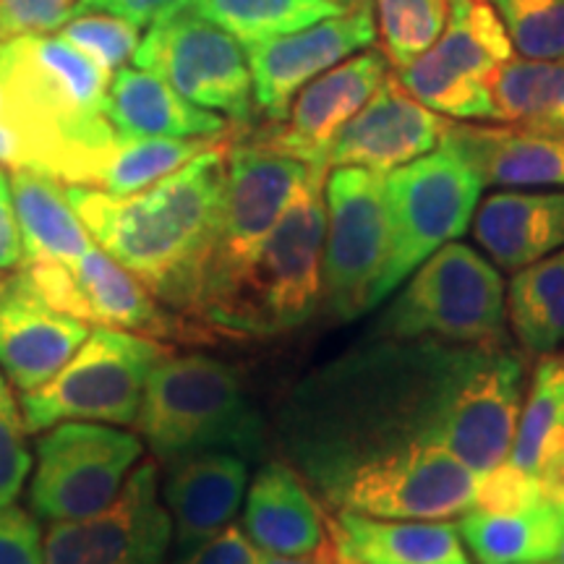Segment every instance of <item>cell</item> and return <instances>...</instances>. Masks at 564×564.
<instances>
[{"mask_svg": "<svg viewBox=\"0 0 564 564\" xmlns=\"http://www.w3.org/2000/svg\"><path fill=\"white\" fill-rule=\"evenodd\" d=\"M525 379V356L507 343L366 335L282 394L270 436L314 497L366 463L426 444L484 476L510 457Z\"/></svg>", "mask_w": 564, "mask_h": 564, "instance_id": "6da1fadb", "label": "cell"}, {"mask_svg": "<svg viewBox=\"0 0 564 564\" xmlns=\"http://www.w3.org/2000/svg\"><path fill=\"white\" fill-rule=\"evenodd\" d=\"M228 139L137 194L66 186L91 241L175 314L194 322L204 274L220 236Z\"/></svg>", "mask_w": 564, "mask_h": 564, "instance_id": "7a4b0ae2", "label": "cell"}, {"mask_svg": "<svg viewBox=\"0 0 564 564\" xmlns=\"http://www.w3.org/2000/svg\"><path fill=\"white\" fill-rule=\"evenodd\" d=\"M112 74L58 34L0 40V87L6 118L17 131L24 167L66 186H91L110 141L105 118Z\"/></svg>", "mask_w": 564, "mask_h": 564, "instance_id": "3957f363", "label": "cell"}, {"mask_svg": "<svg viewBox=\"0 0 564 564\" xmlns=\"http://www.w3.org/2000/svg\"><path fill=\"white\" fill-rule=\"evenodd\" d=\"M324 225V173L312 171L262 246L204 293L194 319L238 337H278L303 327L322 303Z\"/></svg>", "mask_w": 564, "mask_h": 564, "instance_id": "277c9868", "label": "cell"}, {"mask_svg": "<svg viewBox=\"0 0 564 564\" xmlns=\"http://www.w3.org/2000/svg\"><path fill=\"white\" fill-rule=\"evenodd\" d=\"M133 426L162 465L196 453H236L253 463L270 444L241 371L207 352L167 350L147 377Z\"/></svg>", "mask_w": 564, "mask_h": 564, "instance_id": "5b68a950", "label": "cell"}, {"mask_svg": "<svg viewBox=\"0 0 564 564\" xmlns=\"http://www.w3.org/2000/svg\"><path fill=\"white\" fill-rule=\"evenodd\" d=\"M369 335L453 345H505L507 291L502 274L470 246L444 243L415 267L403 291L373 319Z\"/></svg>", "mask_w": 564, "mask_h": 564, "instance_id": "8992f818", "label": "cell"}, {"mask_svg": "<svg viewBox=\"0 0 564 564\" xmlns=\"http://www.w3.org/2000/svg\"><path fill=\"white\" fill-rule=\"evenodd\" d=\"M484 183L463 158L440 144L384 175L387 262L373 308L398 291L421 262L468 230Z\"/></svg>", "mask_w": 564, "mask_h": 564, "instance_id": "52a82bcc", "label": "cell"}, {"mask_svg": "<svg viewBox=\"0 0 564 564\" xmlns=\"http://www.w3.org/2000/svg\"><path fill=\"white\" fill-rule=\"evenodd\" d=\"M165 352L150 337L97 324L51 382L21 392L26 432L42 434L66 421L131 426L147 377Z\"/></svg>", "mask_w": 564, "mask_h": 564, "instance_id": "ba28073f", "label": "cell"}, {"mask_svg": "<svg viewBox=\"0 0 564 564\" xmlns=\"http://www.w3.org/2000/svg\"><path fill=\"white\" fill-rule=\"evenodd\" d=\"M447 24L394 76L421 105L455 121H494L489 79L514 47L491 0H444Z\"/></svg>", "mask_w": 564, "mask_h": 564, "instance_id": "9c48e42d", "label": "cell"}, {"mask_svg": "<svg viewBox=\"0 0 564 564\" xmlns=\"http://www.w3.org/2000/svg\"><path fill=\"white\" fill-rule=\"evenodd\" d=\"M324 181L322 303L333 322H352L373 308L387 262L384 178L364 167H333Z\"/></svg>", "mask_w": 564, "mask_h": 564, "instance_id": "30bf717a", "label": "cell"}, {"mask_svg": "<svg viewBox=\"0 0 564 564\" xmlns=\"http://www.w3.org/2000/svg\"><path fill=\"white\" fill-rule=\"evenodd\" d=\"M144 455L139 434L110 423L66 421L42 432L30 486L37 520L61 523L100 512Z\"/></svg>", "mask_w": 564, "mask_h": 564, "instance_id": "8fae6325", "label": "cell"}, {"mask_svg": "<svg viewBox=\"0 0 564 564\" xmlns=\"http://www.w3.org/2000/svg\"><path fill=\"white\" fill-rule=\"evenodd\" d=\"M133 63L171 84L188 102L220 112L230 123H253L257 105L243 45L212 21L183 11L150 26Z\"/></svg>", "mask_w": 564, "mask_h": 564, "instance_id": "7c38bea8", "label": "cell"}, {"mask_svg": "<svg viewBox=\"0 0 564 564\" xmlns=\"http://www.w3.org/2000/svg\"><path fill=\"white\" fill-rule=\"evenodd\" d=\"M478 476L440 444L379 457L350 470L324 502L384 520H453L476 502Z\"/></svg>", "mask_w": 564, "mask_h": 564, "instance_id": "4fadbf2b", "label": "cell"}, {"mask_svg": "<svg viewBox=\"0 0 564 564\" xmlns=\"http://www.w3.org/2000/svg\"><path fill=\"white\" fill-rule=\"evenodd\" d=\"M171 546L173 525L160 497V465L144 460L105 510L51 523L45 564H165Z\"/></svg>", "mask_w": 564, "mask_h": 564, "instance_id": "5bb4252c", "label": "cell"}, {"mask_svg": "<svg viewBox=\"0 0 564 564\" xmlns=\"http://www.w3.org/2000/svg\"><path fill=\"white\" fill-rule=\"evenodd\" d=\"M312 171L314 167L306 162L253 144L251 139L228 141L220 236L204 274L199 301L262 246L282 209Z\"/></svg>", "mask_w": 564, "mask_h": 564, "instance_id": "9a60e30c", "label": "cell"}, {"mask_svg": "<svg viewBox=\"0 0 564 564\" xmlns=\"http://www.w3.org/2000/svg\"><path fill=\"white\" fill-rule=\"evenodd\" d=\"M377 40L373 0H358L337 17L285 37L243 45L251 70L253 105L267 121H282L293 97L316 76L366 51Z\"/></svg>", "mask_w": 564, "mask_h": 564, "instance_id": "2e32d148", "label": "cell"}, {"mask_svg": "<svg viewBox=\"0 0 564 564\" xmlns=\"http://www.w3.org/2000/svg\"><path fill=\"white\" fill-rule=\"evenodd\" d=\"M387 63L390 61L384 58V53L371 51V47L350 55L308 82L293 97L282 121L253 129L246 139L285 158L306 162L308 167L324 173L322 162L329 141L379 89V84L390 74Z\"/></svg>", "mask_w": 564, "mask_h": 564, "instance_id": "e0dca14e", "label": "cell"}, {"mask_svg": "<svg viewBox=\"0 0 564 564\" xmlns=\"http://www.w3.org/2000/svg\"><path fill=\"white\" fill-rule=\"evenodd\" d=\"M447 118L429 110L408 91L398 76L387 74L324 152V173L333 167H364L377 175L423 158L442 144Z\"/></svg>", "mask_w": 564, "mask_h": 564, "instance_id": "ac0fdd59", "label": "cell"}, {"mask_svg": "<svg viewBox=\"0 0 564 564\" xmlns=\"http://www.w3.org/2000/svg\"><path fill=\"white\" fill-rule=\"evenodd\" d=\"M89 327L47 306L21 267L0 272V371L13 390L32 392L58 373Z\"/></svg>", "mask_w": 564, "mask_h": 564, "instance_id": "d6986e66", "label": "cell"}, {"mask_svg": "<svg viewBox=\"0 0 564 564\" xmlns=\"http://www.w3.org/2000/svg\"><path fill=\"white\" fill-rule=\"evenodd\" d=\"M249 486V460L236 453H196L165 463L160 497L171 514L173 562L186 560L232 525Z\"/></svg>", "mask_w": 564, "mask_h": 564, "instance_id": "ffe728a7", "label": "cell"}, {"mask_svg": "<svg viewBox=\"0 0 564 564\" xmlns=\"http://www.w3.org/2000/svg\"><path fill=\"white\" fill-rule=\"evenodd\" d=\"M442 144L468 162L484 186L564 188V131L447 121Z\"/></svg>", "mask_w": 564, "mask_h": 564, "instance_id": "44dd1931", "label": "cell"}, {"mask_svg": "<svg viewBox=\"0 0 564 564\" xmlns=\"http://www.w3.org/2000/svg\"><path fill=\"white\" fill-rule=\"evenodd\" d=\"M76 285L89 308V324L116 327L154 343H209L217 335L199 322L171 312L139 278L91 243L74 270Z\"/></svg>", "mask_w": 564, "mask_h": 564, "instance_id": "7402d4cb", "label": "cell"}, {"mask_svg": "<svg viewBox=\"0 0 564 564\" xmlns=\"http://www.w3.org/2000/svg\"><path fill=\"white\" fill-rule=\"evenodd\" d=\"M474 238L494 267L518 272L564 246V188H505L478 202Z\"/></svg>", "mask_w": 564, "mask_h": 564, "instance_id": "603a6c76", "label": "cell"}, {"mask_svg": "<svg viewBox=\"0 0 564 564\" xmlns=\"http://www.w3.org/2000/svg\"><path fill=\"white\" fill-rule=\"evenodd\" d=\"M243 499V535L257 552L312 554L329 539L314 491L285 460L262 463Z\"/></svg>", "mask_w": 564, "mask_h": 564, "instance_id": "cb8c5ba5", "label": "cell"}, {"mask_svg": "<svg viewBox=\"0 0 564 564\" xmlns=\"http://www.w3.org/2000/svg\"><path fill=\"white\" fill-rule=\"evenodd\" d=\"M337 564H474L455 523L384 520L333 510L327 518Z\"/></svg>", "mask_w": 564, "mask_h": 564, "instance_id": "d4e9b609", "label": "cell"}, {"mask_svg": "<svg viewBox=\"0 0 564 564\" xmlns=\"http://www.w3.org/2000/svg\"><path fill=\"white\" fill-rule=\"evenodd\" d=\"M105 118L126 137L223 139L232 131V123L220 112L188 102L160 76L129 66L112 74L105 97Z\"/></svg>", "mask_w": 564, "mask_h": 564, "instance_id": "484cf974", "label": "cell"}, {"mask_svg": "<svg viewBox=\"0 0 564 564\" xmlns=\"http://www.w3.org/2000/svg\"><path fill=\"white\" fill-rule=\"evenodd\" d=\"M507 463L533 476L554 507L564 505V352L535 364Z\"/></svg>", "mask_w": 564, "mask_h": 564, "instance_id": "4316f807", "label": "cell"}, {"mask_svg": "<svg viewBox=\"0 0 564 564\" xmlns=\"http://www.w3.org/2000/svg\"><path fill=\"white\" fill-rule=\"evenodd\" d=\"M9 178L21 232V267L55 262L74 270L95 241L70 207L66 183L32 167H17Z\"/></svg>", "mask_w": 564, "mask_h": 564, "instance_id": "83f0119b", "label": "cell"}, {"mask_svg": "<svg viewBox=\"0 0 564 564\" xmlns=\"http://www.w3.org/2000/svg\"><path fill=\"white\" fill-rule=\"evenodd\" d=\"M476 564L554 562L562 544V514L549 499L518 510H468L457 520Z\"/></svg>", "mask_w": 564, "mask_h": 564, "instance_id": "f1b7e54d", "label": "cell"}, {"mask_svg": "<svg viewBox=\"0 0 564 564\" xmlns=\"http://www.w3.org/2000/svg\"><path fill=\"white\" fill-rule=\"evenodd\" d=\"M507 324L533 356L564 343V246L514 272L507 288Z\"/></svg>", "mask_w": 564, "mask_h": 564, "instance_id": "f546056e", "label": "cell"}, {"mask_svg": "<svg viewBox=\"0 0 564 564\" xmlns=\"http://www.w3.org/2000/svg\"><path fill=\"white\" fill-rule=\"evenodd\" d=\"M494 123L564 131V61L512 58L489 79Z\"/></svg>", "mask_w": 564, "mask_h": 564, "instance_id": "4dcf8cb0", "label": "cell"}, {"mask_svg": "<svg viewBox=\"0 0 564 564\" xmlns=\"http://www.w3.org/2000/svg\"><path fill=\"white\" fill-rule=\"evenodd\" d=\"M228 139V137H223ZM223 139H167V137H126L116 131V139L105 150L91 188L105 194H137L165 175L178 171L196 154L215 147Z\"/></svg>", "mask_w": 564, "mask_h": 564, "instance_id": "1f68e13d", "label": "cell"}, {"mask_svg": "<svg viewBox=\"0 0 564 564\" xmlns=\"http://www.w3.org/2000/svg\"><path fill=\"white\" fill-rule=\"evenodd\" d=\"M350 6L340 0H192V13L212 21L241 45L285 37Z\"/></svg>", "mask_w": 564, "mask_h": 564, "instance_id": "d6a6232c", "label": "cell"}, {"mask_svg": "<svg viewBox=\"0 0 564 564\" xmlns=\"http://www.w3.org/2000/svg\"><path fill=\"white\" fill-rule=\"evenodd\" d=\"M373 6L382 53L394 68L426 53L447 24L444 0H373Z\"/></svg>", "mask_w": 564, "mask_h": 564, "instance_id": "836d02e7", "label": "cell"}, {"mask_svg": "<svg viewBox=\"0 0 564 564\" xmlns=\"http://www.w3.org/2000/svg\"><path fill=\"white\" fill-rule=\"evenodd\" d=\"M520 58L564 61V0H491Z\"/></svg>", "mask_w": 564, "mask_h": 564, "instance_id": "e575fe53", "label": "cell"}, {"mask_svg": "<svg viewBox=\"0 0 564 564\" xmlns=\"http://www.w3.org/2000/svg\"><path fill=\"white\" fill-rule=\"evenodd\" d=\"M58 37L110 74L133 58L141 42L139 26L100 11L74 13L58 30Z\"/></svg>", "mask_w": 564, "mask_h": 564, "instance_id": "d590c367", "label": "cell"}, {"mask_svg": "<svg viewBox=\"0 0 564 564\" xmlns=\"http://www.w3.org/2000/svg\"><path fill=\"white\" fill-rule=\"evenodd\" d=\"M32 470L26 423L9 379L0 373V507L17 502Z\"/></svg>", "mask_w": 564, "mask_h": 564, "instance_id": "8d00e7d4", "label": "cell"}, {"mask_svg": "<svg viewBox=\"0 0 564 564\" xmlns=\"http://www.w3.org/2000/svg\"><path fill=\"white\" fill-rule=\"evenodd\" d=\"M541 499L546 497L539 481L505 460L489 474L478 476L476 502L470 510H518V507L535 505Z\"/></svg>", "mask_w": 564, "mask_h": 564, "instance_id": "74e56055", "label": "cell"}, {"mask_svg": "<svg viewBox=\"0 0 564 564\" xmlns=\"http://www.w3.org/2000/svg\"><path fill=\"white\" fill-rule=\"evenodd\" d=\"M79 0H0V40L53 34L74 17Z\"/></svg>", "mask_w": 564, "mask_h": 564, "instance_id": "f35d334b", "label": "cell"}, {"mask_svg": "<svg viewBox=\"0 0 564 564\" xmlns=\"http://www.w3.org/2000/svg\"><path fill=\"white\" fill-rule=\"evenodd\" d=\"M0 564H45L40 520L24 507H0Z\"/></svg>", "mask_w": 564, "mask_h": 564, "instance_id": "ab89813d", "label": "cell"}, {"mask_svg": "<svg viewBox=\"0 0 564 564\" xmlns=\"http://www.w3.org/2000/svg\"><path fill=\"white\" fill-rule=\"evenodd\" d=\"M192 9V0H79L74 13H110L133 26H154Z\"/></svg>", "mask_w": 564, "mask_h": 564, "instance_id": "60d3db41", "label": "cell"}, {"mask_svg": "<svg viewBox=\"0 0 564 564\" xmlns=\"http://www.w3.org/2000/svg\"><path fill=\"white\" fill-rule=\"evenodd\" d=\"M253 556H257V549L249 544L241 528L230 525L209 544H204L199 552L171 564H253Z\"/></svg>", "mask_w": 564, "mask_h": 564, "instance_id": "b9f144b4", "label": "cell"}, {"mask_svg": "<svg viewBox=\"0 0 564 564\" xmlns=\"http://www.w3.org/2000/svg\"><path fill=\"white\" fill-rule=\"evenodd\" d=\"M21 267V232L13 209L11 178L0 167V272Z\"/></svg>", "mask_w": 564, "mask_h": 564, "instance_id": "7bdbcfd3", "label": "cell"}, {"mask_svg": "<svg viewBox=\"0 0 564 564\" xmlns=\"http://www.w3.org/2000/svg\"><path fill=\"white\" fill-rule=\"evenodd\" d=\"M329 535V533H327ZM253 564H337V554L333 541H324V544L312 554H299V556H282V554H264L257 552Z\"/></svg>", "mask_w": 564, "mask_h": 564, "instance_id": "ee69618b", "label": "cell"}, {"mask_svg": "<svg viewBox=\"0 0 564 564\" xmlns=\"http://www.w3.org/2000/svg\"><path fill=\"white\" fill-rule=\"evenodd\" d=\"M560 514H562V544H560V554H556V564H564V505L560 507Z\"/></svg>", "mask_w": 564, "mask_h": 564, "instance_id": "f6af8a7d", "label": "cell"}, {"mask_svg": "<svg viewBox=\"0 0 564 564\" xmlns=\"http://www.w3.org/2000/svg\"><path fill=\"white\" fill-rule=\"evenodd\" d=\"M340 3H345V6H352V3H358V0H340Z\"/></svg>", "mask_w": 564, "mask_h": 564, "instance_id": "bcb514c9", "label": "cell"}, {"mask_svg": "<svg viewBox=\"0 0 564 564\" xmlns=\"http://www.w3.org/2000/svg\"><path fill=\"white\" fill-rule=\"evenodd\" d=\"M528 564H556V562H528Z\"/></svg>", "mask_w": 564, "mask_h": 564, "instance_id": "7dc6e473", "label": "cell"}]
</instances>
